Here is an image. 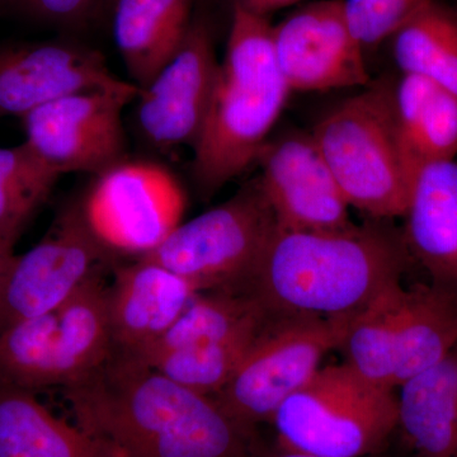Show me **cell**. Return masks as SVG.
Instances as JSON below:
<instances>
[{"instance_id": "25", "label": "cell", "mask_w": 457, "mask_h": 457, "mask_svg": "<svg viewBox=\"0 0 457 457\" xmlns=\"http://www.w3.org/2000/svg\"><path fill=\"white\" fill-rule=\"evenodd\" d=\"M59 179L26 141L0 147V252L14 253L27 222L49 198Z\"/></svg>"}, {"instance_id": "32", "label": "cell", "mask_w": 457, "mask_h": 457, "mask_svg": "<svg viewBox=\"0 0 457 457\" xmlns=\"http://www.w3.org/2000/svg\"><path fill=\"white\" fill-rule=\"evenodd\" d=\"M14 255L16 254L0 252V290H2L3 282H4L5 275H7L9 266H11Z\"/></svg>"}, {"instance_id": "11", "label": "cell", "mask_w": 457, "mask_h": 457, "mask_svg": "<svg viewBox=\"0 0 457 457\" xmlns=\"http://www.w3.org/2000/svg\"><path fill=\"white\" fill-rule=\"evenodd\" d=\"M276 62L291 92L370 83L363 47L352 33L343 0H319L273 26Z\"/></svg>"}, {"instance_id": "24", "label": "cell", "mask_w": 457, "mask_h": 457, "mask_svg": "<svg viewBox=\"0 0 457 457\" xmlns=\"http://www.w3.org/2000/svg\"><path fill=\"white\" fill-rule=\"evenodd\" d=\"M403 74L417 75L457 97V17L437 2L426 5L393 36Z\"/></svg>"}, {"instance_id": "13", "label": "cell", "mask_w": 457, "mask_h": 457, "mask_svg": "<svg viewBox=\"0 0 457 457\" xmlns=\"http://www.w3.org/2000/svg\"><path fill=\"white\" fill-rule=\"evenodd\" d=\"M264 194L285 230H338L351 227L350 204L312 135L269 140L260 155Z\"/></svg>"}, {"instance_id": "30", "label": "cell", "mask_w": 457, "mask_h": 457, "mask_svg": "<svg viewBox=\"0 0 457 457\" xmlns=\"http://www.w3.org/2000/svg\"><path fill=\"white\" fill-rule=\"evenodd\" d=\"M233 5L245 9L249 13L269 18L270 13L297 4L302 0H231Z\"/></svg>"}, {"instance_id": "18", "label": "cell", "mask_w": 457, "mask_h": 457, "mask_svg": "<svg viewBox=\"0 0 457 457\" xmlns=\"http://www.w3.org/2000/svg\"><path fill=\"white\" fill-rule=\"evenodd\" d=\"M192 21V0H114V41L139 90L176 55Z\"/></svg>"}, {"instance_id": "29", "label": "cell", "mask_w": 457, "mask_h": 457, "mask_svg": "<svg viewBox=\"0 0 457 457\" xmlns=\"http://www.w3.org/2000/svg\"><path fill=\"white\" fill-rule=\"evenodd\" d=\"M104 0H13L14 4L44 22L82 26L95 16Z\"/></svg>"}, {"instance_id": "22", "label": "cell", "mask_w": 457, "mask_h": 457, "mask_svg": "<svg viewBox=\"0 0 457 457\" xmlns=\"http://www.w3.org/2000/svg\"><path fill=\"white\" fill-rule=\"evenodd\" d=\"M57 360L62 387L97 368L111 348L107 287L102 275L90 278L56 311Z\"/></svg>"}, {"instance_id": "31", "label": "cell", "mask_w": 457, "mask_h": 457, "mask_svg": "<svg viewBox=\"0 0 457 457\" xmlns=\"http://www.w3.org/2000/svg\"><path fill=\"white\" fill-rule=\"evenodd\" d=\"M255 457H320L309 455V453H299V451L284 449V447H279L278 450H276L275 453H270L269 455H260L257 453ZM375 457V456H374Z\"/></svg>"}, {"instance_id": "16", "label": "cell", "mask_w": 457, "mask_h": 457, "mask_svg": "<svg viewBox=\"0 0 457 457\" xmlns=\"http://www.w3.org/2000/svg\"><path fill=\"white\" fill-rule=\"evenodd\" d=\"M403 231L411 260L431 284L457 296V161L435 162L417 170Z\"/></svg>"}, {"instance_id": "26", "label": "cell", "mask_w": 457, "mask_h": 457, "mask_svg": "<svg viewBox=\"0 0 457 457\" xmlns=\"http://www.w3.org/2000/svg\"><path fill=\"white\" fill-rule=\"evenodd\" d=\"M0 385L31 393L62 386L56 311L0 330Z\"/></svg>"}, {"instance_id": "4", "label": "cell", "mask_w": 457, "mask_h": 457, "mask_svg": "<svg viewBox=\"0 0 457 457\" xmlns=\"http://www.w3.org/2000/svg\"><path fill=\"white\" fill-rule=\"evenodd\" d=\"M312 135L350 207L376 220L404 216L416 171L400 140L393 88L345 99Z\"/></svg>"}, {"instance_id": "7", "label": "cell", "mask_w": 457, "mask_h": 457, "mask_svg": "<svg viewBox=\"0 0 457 457\" xmlns=\"http://www.w3.org/2000/svg\"><path fill=\"white\" fill-rule=\"evenodd\" d=\"M353 318L270 317L237 371L213 399L240 425L254 429L260 423L270 422L282 403L321 369L328 352L341 347Z\"/></svg>"}, {"instance_id": "15", "label": "cell", "mask_w": 457, "mask_h": 457, "mask_svg": "<svg viewBox=\"0 0 457 457\" xmlns=\"http://www.w3.org/2000/svg\"><path fill=\"white\" fill-rule=\"evenodd\" d=\"M113 275L107 287L112 345L137 356L153 347L200 294L187 279L144 258L116 267Z\"/></svg>"}, {"instance_id": "10", "label": "cell", "mask_w": 457, "mask_h": 457, "mask_svg": "<svg viewBox=\"0 0 457 457\" xmlns=\"http://www.w3.org/2000/svg\"><path fill=\"white\" fill-rule=\"evenodd\" d=\"M139 92L128 82L55 99L22 117L26 143L60 176H97L123 161V110Z\"/></svg>"}, {"instance_id": "20", "label": "cell", "mask_w": 457, "mask_h": 457, "mask_svg": "<svg viewBox=\"0 0 457 457\" xmlns=\"http://www.w3.org/2000/svg\"><path fill=\"white\" fill-rule=\"evenodd\" d=\"M0 457L122 456L54 416L35 393L0 385Z\"/></svg>"}, {"instance_id": "23", "label": "cell", "mask_w": 457, "mask_h": 457, "mask_svg": "<svg viewBox=\"0 0 457 457\" xmlns=\"http://www.w3.org/2000/svg\"><path fill=\"white\" fill-rule=\"evenodd\" d=\"M269 318L253 299L239 291L200 293L170 330L140 357L147 360L167 351L254 335Z\"/></svg>"}, {"instance_id": "19", "label": "cell", "mask_w": 457, "mask_h": 457, "mask_svg": "<svg viewBox=\"0 0 457 457\" xmlns=\"http://www.w3.org/2000/svg\"><path fill=\"white\" fill-rule=\"evenodd\" d=\"M398 428L416 457H457V345L400 385Z\"/></svg>"}, {"instance_id": "28", "label": "cell", "mask_w": 457, "mask_h": 457, "mask_svg": "<svg viewBox=\"0 0 457 457\" xmlns=\"http://www.w3.org/2000/svg\"><path fill=\"white\" fill-rule=\"evenodd\" d=\"M436 0H343L345 18L363 50L392 38L420 9Z\"/></svg>"}, {"instance_id": "9", "label": "cell", "mask_w": 457, "mask_h": 457, "mask_svg": "<svg viewBox=\"0 0 457 457\" xmlns=\"http://www.w3.org/2000/svg\"><path fill=\"white\" fill-rule=\"evenodd\" d=\"M114 257L90 230L80 204L64 210L38 245L14 255L0 290V330L57 311Z\"/></svg>"}, {"instance_id": "33", "label": "cell", "mask_w": 457, "mask_h": 457, "mask_svg": "<svg viewBox=\"0 0 457 457\" xmlns=\"http://www.w3.org/2000/svg\"><path fill=\"white\" fill-rule=\"evenodd\" d=\"M9 3H13V0H0V7L3 5L9 4Z\"/></svg>"}, {"instance_id": "17", "label": "cell", "mask_w": 457, "mask_h": 457, "mask_svg": "<svg viewBox=\"0 0 457 457\" xmlns=\"http://www.w3.org/2000/svg\"><path fill=\"white\" fill-rule=\"evenodd\" d=\"M394 383L440 362L457 345V296L432 284L400 287L393 309Z\"/></svg>"}, {"instance_id": "5", "label": "cell", "mask_w": 457, "mask_h": 457, "mask_svg": "<svg viewBox=\"0 0 457 457\" xmlns=\"http://www.w3.org/2000/svg\"><path fill=\"white\" fill-rule=\"evenodd\" d=\"M270 423L279 447L320 457H374L398 428V396L347 363L319 370Z\"/></svg>"}, {"instance_id": "21", "label": "cell", "mask_w": 457, "mask_h": 457, "mask_svg": "<svg viewBox=\"0 0 457 457\" xmlns=\"http://www.w3.org/2000/svg\"><path fill=\"white\" fill-rule=\"evenodd\" d=\"M400 140L416 171L457 154V97L417 75L403 74L393 89Z\"/></svg>"}, {"instance_id": "3", "label": "cell", "mask_w": 457, "mask_h": 457, "mask_svg": "<svg viewBox=\"0 0 457 457\" xmlns=\"http://www.w3.org/2000/svg\"><path fill=\"white\" fill-rule=\"evenodd\" d=\"M290 93L276 62L269 18L233 5L227 53L192 147L201 194H215L258 162Z\"/></svg>"}, {"instance_id": "27", "label": "cell", "mask_w": 457, "mask_h": 457, "mask_svg": "<svg viewBox=\"0 0 457 457\" xmlns=\"http://www.w3.org/2000/svg\"><path fill=\"white\" fill-rule=\"evenodd\" d=\"M261 330L225 342L163 352L144 361L177 384L213 396L230 380Z\"/></svg>"}, {"instance_id": "12", "label": "cell", "mask_w": 457, "mask_h": 457, "mask_svg": "<svg viewBox=\"0 0 457 457\" xmlns=\"http://www.w3.org/2000/svg\"><path fill=\"white\" fill-rule=\"evenodd\" d=\"M219 65L212 29L192 21L182 46L137 95L141 134L159 149L195 146L203 130Z\"/></svg>"}, {"instance_id": "1", "label": "cell", "mask_w": 457, "mask_h": 457, "mask_svg": "<svg viewBox=\"0 0 457 457\" xmlns=\"http://www.w3.org/2000/svg\"><path fill=\"white\" fill-rule=\"evenodd\" d=\"M75 422L122 457H255L253 428L213 396L187 389L137 354L106 359L64 387Z\"/></svg>"}, {"instance_id": "14", "label": "cell", "mask_w": 457, "mask_h": 457, "mask_svg": "<svg viewBox=\"0 0 457 457\" xmlns=\"http://www.w3.org/2000/svg\"><path fill=\"white\" fill-rule=\"evenodd\" d=\"M128 82L112 73L101 53L75 42L0 47V119H22L65 96Z\"/></svg>"}, {"instance_id": "2", "label": "cell", "mask_w": 457, "mask_h": 457, "mask_svg": "<svg viewBox=\"0 0 457 457\" xmlns=\"http://www.w3.org/2000/svg\"><path fill=\"white\" fill-rule=\"evenodd\" d=\"M411 261L403 231L386 220L338 230L278 228L251 278L237 291L269 317H351L402 284Z\"/></svg>"}, {"instance_id": "8", "label": "cell", "mask_w": 457, "mask_h": 457, "mask_svg": "<svg viewBox=\"0 0 457 457\" xmlns=\"http://www.w3.org/2000/svg\"><path fill=\"white\" fill-rule=\"evenodd\" d=\"M80 209L111 253L139 258L154 251L182 222L186 195L164 165L121 161L97 174Z\"/></svg>"}, {"instance_id": "6", "label": "cell", "mask_w": 457, "mask_h": 457, "mask_svg": "<svg viewBox=\"0 0 457 457\" xmlns=\"http://www.w3.org/2000/svg\"><path fill=\"white\" fill-rule=\"evenodd\" d=\"M278 228L257 177L227 203L180 222L161 245L139 258L187 279L198 293L237 291L251 278Z\"/></svg>"}]
</instances>
